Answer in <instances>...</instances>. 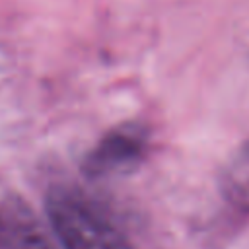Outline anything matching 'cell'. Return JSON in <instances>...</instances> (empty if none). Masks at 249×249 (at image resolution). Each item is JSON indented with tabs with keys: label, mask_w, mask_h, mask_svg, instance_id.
Returning a JSON list of instances; mask_svg holds the SVG:
<instances>
[{
	"label": "cell",
	"mask_w": 249,
	"mask_h": 249,
	"mask_svg": "<svg viewBox=\"0 0 249 249\" xmlns=\"http://www.w3.org/2000/svg\"><path fill=\"white\" fill-rule=\"evenodd\" d=\"M224 195L233 206L249 212V142L241 146L226 169Z\"/></svg>",
	"instance_id": "obj_4"
},
{
	"label": "cell",
	"mask_w": 249,
	"mask_h": 249,
	"mask_svg": "<svg viewBox=\"0 0 249 249\" xmlns=\"http://www.w3.org/2000/svg\"><path fill=\"white\" fill-rule=\"evenodd\" d=\"M146 150V130L138 124H124L109 130L84 161L88 175H105L136 163Z\"/></svg>",
	"instance_id": "obj_3"
},
{
	"label": "cell",
	"mask_w": 249,
	"mask_h": 249,
	"mask_svg": "<svg viewBox=\"0 0 249 249\" xmlns=\"http://www.w3.org/2000/svg\"><path fill=\"white\" fill-rule=\"evenodd\" d=\"M0 249H64L53 228L14 193L0 191Z\"/></svg>",
	"instance_id": "obj_2"
},
{
	"label": "cell",
	"mask_w": 249,
	"mask_h": 249,
	"mask_svg": "<svg viewBox=\"0 0 249 249\" xmlns=\"http://www.w3.org/2000/svg\"><path fill=\"white\" fill-rule=\"evenodd\" d=\"M47 216L64 249H130L117 226L74 191H53L47 196Z\"/></svg>",
	"instance_id": "obj_1"
}]
</instances>
